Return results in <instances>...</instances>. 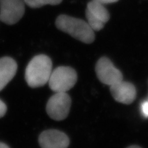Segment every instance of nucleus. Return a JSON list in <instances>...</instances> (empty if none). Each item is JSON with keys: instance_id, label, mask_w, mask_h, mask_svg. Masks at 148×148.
Instances as JSON below:
<instances>
[{"instance_id": "9b49d317", "label": "nucleus", "mask_w": 148, "mask_h": 148, "mask_svg": "<svg viewBox=\"0 0 148 148\" xmlns=\"http://www.w3.org/2000/svg\"><path fill=\"white\" fill-rule=\"evenodd\" d=\"M62 0H25V3L27 6L32 8H38L47 4L58 5Z\"/></svg>"}, {"instance_id": "6e6552de", "label": "nucleus", "mask_w": 148, "mask_h": 148, "mask_svg": "<svg viewBox=\"0 0 148 148\" xmlns=\"http://www.w3.org/2000/svg\"><path fill=\"white\" fill-rule=\"evenodd\" d=\"M42 148H67L69 139L64 133L57 130H48L42 132L38 138Z\"/></svg>"}, {"instance_id": "f03ea898", "label": "nucleus", "mask_w": 148, "mask_h": 148, "mask_svg": "<svg viewBox=\"0 0 148 148\" xmlns=\"http://www.w3.org/2000/svg\"><path fill=\"white\" fill-rule=\"evenodd\" d=\"M57 28L67 33L75 39L90 44L95 40V34L87 22L66 14H61L56 20Z\"/></svg>"}, {"instance_id": "4468645a", "label": "nucleus", "mask_w": 148, "mask_h": 148, "mask_svg": "<svg viewBox=\"0 0 148 148\" xmlns=\"http://www.w3.org/2000/svg\"><path fill=\"white\" fill-rule=\"evenodd\" d=\"M92 1H96V2H98L101 4H107V3H114L118 1L119 0H92Z\"/></svg>"}, {"instance_id": "1a4fd4ad", "label": "nucleus", "mask_w": 148, "mask_h": 148, "mask_svg": "<svg viewBox=\"0 0 148 148\" xmlns=\"http://www.w3.org/2000/svg\"><path fill=\"white\" fill-rule=\"evenodd\" d=\"M110 86L112 97L118 102L130 104L136 99V88L131 83L121 80Z\"/></svg>"}, {"instance_id": "9d476101", "label": "nucleus", "mask_w": 148, "mask_h": 148, "mask_svg": "<svg viewBox=\"0 0 148 148\" xmlns=\"http://www.w3.org/2000/svg\"><path fill=\"white\" fill-rule=\"evenodd\" d=\"M17 64L10 57L0 58V91L10 82L15 75Z\"/></svg>"}, {"instance_id": "f8f14e48", "label": "nucleus", "mask_w": 148, "mask_h": 148, "mask_svg": "<svg viewBox=\"0 0 148 148\" xmlns=\"http://www.w3.org/2000/svg\"><path fill=\"white\" fill-rule=\"evenodd\" d=\"M140 110H141L142 114L145 118H148V99L143 101L140 106Z\"/></svg>"}, {"instance_id": "f257e3e1", "label": "nucleus", "mask_w": 148, "mask_h": 148, "mask_svg": "<svg viewBox=\"0 0 148 148\" xmlns=\"http://www.w3.org/2000/svg\"><path fill=\"white\" fill-rule=\"evenodd\" d=\"M52 62L46 55H37L29 61L25 69V78L27 84L32 88L44 86L49 81Z\"/></svg>"}, {"instance_id": "423d86ee", "label": "nucleus", "mask_w": 148, "mask_h": 148, "mask_svg": "<svg viewBox=\"0 0 148 148\" xmlns=\"http://www.w3.org/2000/svg\"><path fill=\"white\" fill-rule=\"evenodd\" d=\"M87 23L93 31H99L110 19V14L104 5L91 1L88 3L86 10Z\"/></svg>"}, {"instance_id": "0eeeda50", "label": "nucleus", "mask_w": 148, "mask_h": 148, "mask_svg": "<svg viewBox=\"0 0 148 148\" xmlns=\"http://www.w3.org/2000/svg\"><path fill=\"white\" fill-rule=\"evenodd\" d=\"M95 71L98 79L103 84L109 86L123 80L121 72L116 69L106 57H102L97 61Z\"/></svg>"}, {"instance_id": "20e7f679", "label": "nucleus", "mask_w": 148, "mask_h": 148, "mask_svg": "<svg viewBox=\"0 0 148 148\" xmlns=\"http://www.w3.org/2000/svg\"><path fill=\"white\" fill-rule=\"evenodd\" d=\"M71 105V99L66 92H56L48 100L46 111L52 119L62 121L67 117Z\"/></svg>"}, {"instance_id": "dca6fc26", "label": "nucleus", "mask_w": 148, "mask_h": 148, "mask_svg": "<svg viewBox=\"0 0 148 148\" xmlns=\"http://www.w3.org/2000/svg\"><path fill=\"white\" fill-rule=\"evenodd\" d=\"M127 148H141L139 146H137V145H132V146H130V147H127Z\"/></svg>"}, {"instance_id": "2eb2a0df", "label": "nucleus", "mask_w": 148, "mask_h": 148, "mask_svg": "<svg viewBox=\"0 0 148 148\" xmlns=\"http://www.w3.org/2000/svg\"><path fill=\"white\" fill-rule=\"evenodd\" d=\"M0 148H10L8 145H7L6 144L2 143V142H0Z\"/></svg>"}, {"instance_id": "39448f33", "label": "nucleus", "mask_w": 148, "mask_h": 148, "mask_svg": "<svg viewBox=\"0 0 148 148\" xmlns=\"http://www.w3.org/2000/svg\"><path fill=\"white\" fill-rule=\"evenodd\" d=\"M25 0H0V20L8 25H14L25 13Z\"/></svg>"}, {"instance_id": "ddd939ff", "label": "nucleus", "mask_w": 148, "mask_h": 148, "mask_svg": "<svg viewBox=\"0 0 148 148\" xmlns=\"http://www.w3.org/2000/svg\"><path fill=\"white\" fill-rule=\"evenodd\" d=\"M7 111V106L5 104V103L3 102L0 99V118L3 117L6 113Z\"/></svg>"}, {"instance_id": "7ed1b4c3", "label": "nucleus", "mask_w": 148, "mask_h": 148, "mask_svg": "<svg viewBox=\"0 0 148 148\" xmlns=\"http://www.w3.org/2000/svg\"><path fill=\"white\" fill-rule=\"evenodd\" d=\"M77 79V73L73 68L59 66L51 71L48 83L55 92H66L73 87Z\"/></svg>"}]
</instances>
